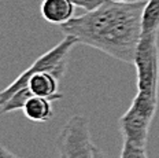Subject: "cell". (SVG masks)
<instances>
[{"instance_id": "9a60e30c", "label": "cell", "mask_w": 159, "mask_h": 158, "mask_svg": "<svg viewBox=\"0 0 159 158\" xmlns=\"http://www.w3.org/2000/svg\"><path fill=\"white\" fill-rule=\"evenodd\" d=\"M111 2H117V3H141V2H147V0H111Z\"/></svg>"}, {"instance_id": "5bb4252c", "label": "cell", "mask_w": 159, "mask_h": 158, "mask_svg": "<svg viewBox=\"0 0 159 158\" xmlns=\"http://www.w3.org/2000/svg\"><path fill=\"white\" fill-rule=\"evenodd\" d=\"M93 158H108L106 154L103 153L102 150H99L98 147H95V154H93Z\"/></svg>"}, {"instance_id": "277c9868", "label": "cell", "mask_w": 159, "mask_h": 158, "mask_svg": "<svg viewBox=\"0 0 159 158\" xmlns=\"http://www.w3.org/2000/svg\"><path fill=\"white\" fill-rule=\"evenodd\" d=\"M133 65L137 72V91L158 96L159 47L158 35H141L136 48Z\"/></svg>"}, {"instance_id": "52a82bcc", "label": "cell", "mask_w": 159, "mask_h": 158, "mask_svg": "<svg viewBox=\"0 0 159 158\" xmlns=\"http://www.w3.org/2000/svg\"><path fill=\"white\" fill-rule=\"evenodd\" d=\"M59 80L61 78L49 72H36L29 77L28 87L33 95L47 98L49 100H58L62 98L59 92Z\"/></svg>"}, {"instance_id": "9c48e42d", "label": "cell", "mask_w": 159, "mask_h": 158, "mask_svg": "<svg viewBox=\"0 0 159 158\" xmlns=\"http://www.w3.org/2000/svg\"><path fill=\"white\" fill-rule=\"evenodd\" d=\"M159 33V0H147L141 12V35Z\"/></svg>"}, {"instance_id": "6da1fadb", "label": "cell", "mask_w": 159, "mask_h": 158, "mask_svg": "<svg viewBox=\"0 0 159 158\" xmlns=\"http://www.w3.org/2000/svg\"><path fill=\"white\" fill-rule=\"evenodd\" d=\"M145 2L117 3L104 0L98 8L73 17L61 25L65 36L93 47L125 63H133L141 39V12Z\"/></svg>"}, {"instance_id": "8fae6325", "label": "cell", "mask_w": 159, "mask_h": 158, "mask_svg": "<svg viewBox=\"0 0 159 158\" xmlns=\"http://www.w3.org/2000/svg\"><path fill=\"white\" fill-rule=\"evenodd\" d=\"M119 158H148L147 146H141V144H137L132 140L124 139Z\"/></svg>"}, {"instance_id": "30bf717a", "label": "cell", "mask_w": 159, "mask_h": 158, "mask_svg": "<svg viewBox=\"0 0 159 158\" xmlns=\"http://www.w3.org/2000/svg\"><path fill=\"white\" fill-rule=\"evenodd\" d=\"M30 96H33V92L30 91V88L29 87L21 88L15 94H12V96L7 102L0 105L2 113L6 114V113H11V111H15V110H24V106L26 105V102L29 100Z\"/></svg>"}, {"instance_id": "8992f818", "label": "cell", "mask_w": 159, "mask_h": 158, "mask_svg": "<svg viewBox=\"0 0 159 158\" xmlns=\"http://www.w3.org/2000/svg\"><path fill=\"white\" fill-rule=\"evenodd\" d=\"M75 4L71 0H43L41 17L52 25H63L74 17Z\"/></svg>"}, {"instance_id": "4fadbf2b", "label": "cell", "mask_w": 159, "mask_h": 158, "mask_svg": "<svg viewBox=\"0 0 159 158\" xmlns=\"http://www.w3.org/2000/svg\"><path fill=\"white\" fill-rule=\"evenodd\" d=\"M0 158H19V157L14 156V154H12L10 150H7L4 146H2V153H0Z\"/></svg>"}, {"instance_id": "ba28073f", "label": "cell", "mask_w": 159, "mask_h": 158, "mask_svg": "<svg viewBox=\"0 0 159 158\" xmlns=\"http://www.w3.org/2000/svg\"><path fill=\"white\" fill-rule=\"evenodd\" d=\"M51 102L47 98L33 95L24 106L25 116L33 123H47L54 114Z\"/></svg>"}, {"instance_id": "7a4b0ae2", "label": "cell", "mask_w": 159, "mask_h": 158, "mask_svg": "<svg viewBox=\"0 0 159 158\" xmlns=\"http://www.w3.org/2000/svg\"><path fill=\"white\" fill-rule=\"evenodd\" d=\"M75 44H78L75 37L65 36V39L61 43H58L55 47H52L51 50L47 51L45 54H43L41 57H39L33 62L30 67L26 69L25 72H22L18 76V78L14 83H11L7 88H4L2 91V94H0V105L7 102L12 96V94H15L21 88L28 87L29 77L36 72H49V73L55 74L58 78H62L63 74L66 73V69H67L69 54H70V51L73 50V47Z\"/></svg>"}, {"instance_id": "5b68a950", "label": "cell", "mask_w": 159, "mask_h": 158, "mask_svg": "<svg viewBox=\"0 0 159 158\" xmlns=\"http://www.w3.org/2000/svg\"><path fill=\"white\" fill-rule=\"evenodd\" d=\"M95 147L88 120L84 116H73L59 136L61 158H93Z\"/></svg>"}, {"instance_id": "3957f363", "label": "cell", "mask_w": 159, "mask_h": 158, "mask_svg": "<svg viewBox=\"0 0 159 158\" xmlns=\"http://www.w3.org/2000/svg\"><path fill=\"white\" fill-rule=\"evenodd\" d=\"M157 107L158 96L137 91L130 107L119 118V128L122 131L124 139L132 140L141 146H147L150 127L157 113Z\"/></svg>"}, {"instance_id": "7c38bea8", "label": "cell", "mask_w": 159, "mask_h": 158, "mask_svg": "<svg viewBox=\"0 0 159 158\" xmlns=\"http://www.w3.org/2000/svg\"><path fill=\"white\" fill-rule=\"evenodd\" d=\"M75 4V7H81L87 11H92V10L98 8L100 4H103L104 0H71Z\"/></svg>"}]
</instances>
